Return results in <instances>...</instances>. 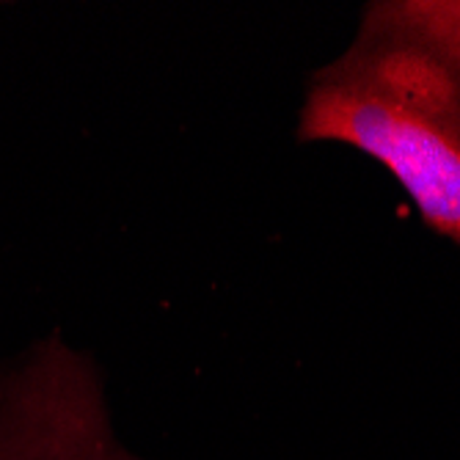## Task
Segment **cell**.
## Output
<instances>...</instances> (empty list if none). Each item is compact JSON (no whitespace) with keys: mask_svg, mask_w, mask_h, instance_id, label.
Returning a JSON list of instances; mask_svg holds the SVG:
<instances>
[{"mask_svg":"<svg viewBox=\"0 0 460 460\" xmlns=\"http://www.w3.org/2000/svg\"><path fill=\"white\" fill-rule=\"evenodd\" d=\"M0 460H144L113 433L97 367L58 340L0 372Z\"/></svg>","mask_w":460,"mask_h":460,"instance_id":"7a4b0ae2","label":"cell"},{"mask_svg":"<svg viewBox=\"0 0 460 460\" xmlns=\"http://www.w3.org/2000/svg\"><path fill=\"white\" fill-rule=\"evenodd\" d=\"M298 138L384 163L460 245V0L369 4L353 45L312 75Z\"/></svg>","mask_w":460,"mask_h":460,"instance_id":"6da1fadb","label":"cell"}]
</instances>
